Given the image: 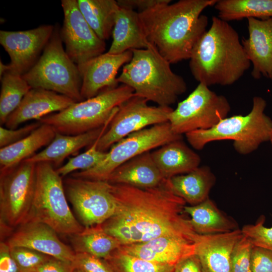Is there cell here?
I'll return each instance as SVG.
<instances>
[{"mask_svg": "<svg viewBox=\"0 0 272 272\" xmlns=\"http://www.w3.org/2000/svg\"><path fill=\"white\" fill-rule=\"evenodd\" d=\"M36 185V164L25 160L0 171L1 227L22 224L29 212Z\"/></svg>", "mask_w": 272, "mask_h": 272, "instance_id": "8fae6325", "label": "cell"}, {"mask_svg": "<svg viewBox=\"0 0 272 272\" xmlns=\"http://www.w3.org/2000/svg\"><path fill=\"white\" fill-rule=\"evenodd\" d=\"M230 109L225 96L199 83L169 114L168 122L173 132L182 135L196 130L211 128L226 117Z\"/></svg>", "mask_w": 272, "mask_h": 272, "instance_id": "30bf717a", "label": "cell"}, {"mask_svg": "<svg viewBox=\"0 0 272 272\" xmlns=\"http://www.w3.org/2000/svg\"><path fill=\"white\" fill-rule=\"evenodd\" d=\"M72 264L82 272H114L106 259L87 253H76Z\"/></svg>", "mask_w": 272, "mask_h": 272, "instance_id": "74e56055", "label": "cell"}, {"mask_svg": "<svg viewBox=\"0 0 272 272\" xmlns=\"http://www.w3.org/2000/svg\"><path fill=\"white\" fill-rule=\"evenodd\" d=\"M179 139H182V135L173 132L168 121L151 126L132 133L114 144L107 152L104 159L94 167L75 172L70 176L106 181L111 173L125 162Z\"/></svg>", "mask_w": 272, "mask_h": 272, "instance_id": "9c48e42d", "label": "cell"}, {"mask_svg": "<svg viewBox=\"0 0 272 272\" xmlns=\"http://www.w3.org/2000/svg\"><path fill=\"white\" fill-rule=\"evenodd\" d=\"M28 221L43 223L57 233L69 236L85 228L72 212L67 202L62 177L50 163H36L34 195L23 223Z\"/></svg>", "mask_w": 272, "mask_h": 272, "instance_id": "8992f818", "label": "cell"}, {"mask_svg": "<svg viewBox=\"0 0 272 272\" xmlns=\"http://www.w3.org/2000/svg\"><path fill=\"white\" fill-rule=\"evenodd\" d=\"M173 272H203L198 257L195 254L187 256L175 266Z\"/></svg>", "mask_w": 272, "mask_h": 272, "instance_id": "ee69618b", "label": "cell"}, {"mask_svg": "<svg viewBox=\"0 0 272 272\" xmlns=\"http://www.w3.org/2000/svg\"><path fill=\"white\" fill-rule=\"evenodd\" d=\"M40 125L41 123L38 121L15 129H9L1 126V148L12 145L25 138Z\"/></svg>", "mask_w": 272, "mask_h": 272, "instance_id": "f35d334b", "label": "cell"}, {"mask_svg": "<svg viewBox=\"0 0 272 272\" xmlns=\"http://www.w3.org/2000/svg\"><path fill=\"white\" fill-rule=\"evenodd\" d=\"M269 141L270 142V143H271V144L272 145V129H271L270 133Z\"/></svg>", "mask_w": 272, "mask_h": 272, "instance_id": "bcb514c9", "label": "cell"}, {"mask_svg": "<svg viewBox=\"0 0 272 272\" xmlns=\"http://www.w3.org/2000/svg\"><path fill=\"white\" fill-rule=\"evenodd\" d=\"M217 0H171L139 13L148 43L171 64L189 59L206 32L208 18L201 14Z\"/></svg>", "mask_w": 272, "mask_h": 272, "instance_id": "7a4b0ae2", "label": "cell"}, {"mask_svg": "<svg viewBox=\"0 0 272 272\" xmlns=\"http://www.w3.org/2000/svg\"><path fill=\"white\" fill-rule=\"evenodd\" d=\"M243 234L241 229L211 235L198 234L195 254L203 272H231L232 251Z\"/></svg>", "mask_w": 272, "mask_h": 272, "instance_id": "ffe728a7", "label": "cell"}, {"mask_svg": "<svg viewBox=\"0 0 272 272\" xmlns=\"http://www.w3.org/2000/svg\"><path fill=\"white\" fill-rule=\"evenodd\" d=\"M111 184L117 209L101 226L121 245L165 236L181 237L195 242L198 234L189 219L181 214L186 202L174 193L168 179L149 188Z\"/></svg>", "mask_w": 272, "mask_h": 272, "instance_id": "6da1fadb", "label": "cell"}, {"mask_svg": "<svg viewBox=\"0 0 272 272\" xmlns=\"http://www.w3.org/2000/svg\"><path fill=\"white\" fill-rule=\"evenodd\" d=\"M54 26L22 31H0V43L10 58L9 71L23 75L36 63L49 41Z\"/></svg>", "mask_w": 272, "mask_h": 272, "instance_id": "9a60e30c", "label": "cell"}, {"mask_svg": "<svg viewBox=\"0 0 272 272\" xmlns=\"http://www.w3.org/2000/svg\"><path fill=\"white\" fill-rule=\"evenodd\" d=\"M131 50L118 54L108 52L91 59L79 69L82 78L81 95L86 100L101 92L117 87L119 69L131 60Z\"/></svg>", "mask_w": 272, "mask_h": 272, "instance_id": "2e32d148", "label": "cell"}, {"mask_svg": "<svg viewBox=\"0 0 272 272\" xmlns=\"http://www.w3.org/2000/svg\"><path fill=\"white\" fill-rule=\"evenodd\" d=\"M218 17L226 22L272 18V0H217Z\"/></svg>", "mask_w": 272, "mask_h": 272, "instance_id": "4dcf8cb0", "label": "cell"}, {"mask_svg": "<svg viewBox=\"0 0 272 272\" xmlns=\"http://www.w3.org/2000/svg\"><path fill=\"white\" fill-rule=\"evenodd\" d=\"M112 35V42L107 51L110 54H118L132 49H145L148 46L139 13L118 5L115 11Z\"/></svg>", "mask_w": 272, "mask_h": 272, "instance_id": "cb8c5ba5", "label": "cell"}, {"mask_svg": "<svg viewBox=\"0 0 272 272\" xmlns=\"http://www.w3.org/2000/svg\"><path fill=\"white\" fill-rule=\"evenodd\" d=\"M167 0H118V6L134 10L141 13L159 4L165 3Z\"/></svg>", "mask_w": 272, "mask_h": 272, "instance_id": "7bdbcfd3", "label": "cell"}, {"mask_svg": "<svg viewBox=\"0 0 272 272\" xmlns=\"http://www.w3.org/2000/svg\"><path fill=\"white\" fill-rule=\"evenodd\" d=\"M6 242L10 248L26 247L71 263L76 254L74 250L58 238L52 228L38 222L21 224Z\"/></svg>", "mask_w": 272, "mask_h": 272, "instance_id": "e0dca14e", "label": "cell"}, {"mask_svg": "<svg viewBox=\"0 0 272 272\" xmlns=\"http://www.w3.org/2000/svg\"><path fill=\"white\" fill-rule=\"evenodd\" d=\"M134 95L131 88L121 84L92 98L75 102L38 121L51 126L61 134L84 133L103 126L115 114L118 106Z\"/></svg>", "mask_w": 272, "mask_h": 272, "instance_id": "52a82bcc", "label": "cell"}, {"mask_svg": "<svg viewBox=\"0 0 272 272\" xmlns=\"http://www.w3.org/2000/svg\"><path fill=\"white\" fill-rule=\"evenodd\" d=\"M134 95L120 105L105 132L98 138L97 149L106 151L129 134L168 121L171 107L154 106Z\"/></svg>", "mask_w": 272, "mask_h": 272, "instance_id": "4fadbf2b", "label": "cell"}, {"mask_svg": "<svg viewBox=\"0 0 272 272\" xmlns=\"http://www.w3.org/2000/svg\"><path fill=\"white\" fill-rule=\"evenodd\" d=\"M73 272H82V271H81V270H79V269L74 268V271H73Z\"/></svg>", "mask_w": 272, "mask_h": 272, "instance_id": "7dc6e473", "label": "cell"}, {"mask_svg": "<svg viewBox=\"0 0 272 272\" xmlns=\"http://www.w3.org/2000/svg\"><path fill=\"white\" fill-rule=\"evenodd\" d=\"M85 19L97 36L105 41L112 33L118 6L114 0H77Z\"/></svg>", "mask_w": 272, "mask_h": 272, "instance_id": "f546056e", "label": "cell"}, {"mask_svg": "<svg viewBox=\"0 0 272 272\" xmlns=\"http://www.w3.org/2000/svg\"><path fill=\"white\" fill-rule=\"evenodd\" d=\"M131 51L132 58L123 66L118 82L131 88L135 95L158 106L174 104L186 91L184 79L172 71L171 63L151 44L145 49Z\"/></svg>", "mask_w": 272, "mask_h": 272, "instance_id": "277c9868", "label": "cell"}, {"mask_svg": "<svg viewBox=\"0 0 272 272\" xmlns=\"http://www.w3.org/2000/svg\"><path fill=\"white\" fill-rule=\"evenodd\" d=\"M75 102L64 95L41 88H32L24 96L18 107L9 115L6 128L15 129L21 123L39 120L54 112L62 111Z\"/></svg>", "mask_w": 272, "mask_h": 272, "instance_id": "44dd1931", "label": "cell"}, {"mask_svg": "<svg viewBox=\"0 0 272 272\" xmlns=\"http://www.w3.org/2000/svg\"><path fill=\"white\" fill-rule=\"evenodd\" d=\"M153 160L163 177L169 179L188 173L199 166L201 159L182 141L170 142L151 152Z\"/></svg>", "mask_w": 272, "mask_h": 272, "instance_id": "d4e9b609", "label": "cell"}, {"mask_svg": "<svg viewBox=\"0 0 272 272\" xmlns=\"http://www.w3.org/2000/svg\"><path fill=\"white\" fill-rule=\"evenodd\" d=\"M70 237L75 253H87L103 259L121 245L118 240L106 233L101 225L85 228Z\"/></svg>", "mask_w": 272, "mask_h": 272, "instance_id": "f1b7e54d", "label": "cell"}, {"mask_svg": "<svg viewBox=\"0 0 272 272\" xmlns=\"http://www.w3.org/2000/svg\"><path fill=\"white\" fill-rule=\"evenodd\" d=\"M250 65L236 30L228 22L213 17L210 28L196 43L189 58L194 78L208 87L231 85Z\"/></svg>", "mask_w": 272, "mask_h": 272, "instance_id": "3957f363", "label": "cell"}, {"mask_svg": "<svg viewBox=\"0 0 272 272\" xmlns=\"http://www.w3.org/2000/svg\"><path fill=\"white\" fill-rule=\"evenodd\" d=\"M175 194L191 206L209 198L211 189L216 182V177L207 166H199L191 172L168 179Z\"/></svg>", "mask_w": 272, "mask_h": 272, "instance_id": "484cf974", "label": "cell"}, {"mask_svg": "<svg viewBox=\"0 0 272 272\" xmlns=\"http://www.w3.org/2000/svg\"><path fill=\"white\" fill-rule=\"evenodd\" d=\"M106 259L114 272H173L175 266L142 259L127 253L119 247Z\"/></svg>", "mask_w": 272, "mask_h": 272, "instance_id": "d6a6232c", "label": "cell"}, {"mask_svg": "<svg viewBox=\"0 0 272 272\" xmlns=\"http://www.w3.org/2000/svg\"><path fill=\"white\" fill-rule=\"evenodd\" d=\"M264 221L265 217H261L255 224L244 225L241 230L254 246L272 251V227H265Z\"/></svg>", "mask_w": 272, "mask_h": 272, "instance_id": "8d00e7d4", "label": "cell"}, {"mask_svg": "<svg viewBox=\"0 0 272 272\" xmlns=\"http://www.w3.org/2000/svg\"><path fill=\"white\" fill-rule=\"evenodd\" d=\"M0 272H20L7 242L0 243Z\"/></svg>", "mask_w": 272, "mask_h": 272, "instance_id": "60d3db41", "label": "cell"}, {"mask_svg": "<svg viewBox=\"0 0 272 272\" xmlns=\"http://www.w3.org/2000/svg\"><path fill=\"white\" fill-rule=\"evenodd\" d=\"M98 140L86 152L70 158L66 164L56 168L57 173L62 177L78 170H88L100 163L106 157L107 152L97 149Z\"/></svg>", "mask_w": 272, "mask_h": 272, "instance_id": "836d02e7", "label": "cell"}, {"mask_svg": "<svg viewBox=\"0 0 272 272\" xmlns=\"http://www.w3.org/2000/svg\"><path fill=\"white\" fill-rule=\"evenodd\" d=\"M60 29L54 26L52 36L34 66L22 75L32 88H41L64 95L75 102L83 101L82 78L78 65L63 46Z\"/></svg>", "mask_w": 272, "mask_h": 272, "instance_id": "ba28073f", "label": "cell"}, {"mask_svg": "<svg viewBox=\"0 0 272 272\" xmlns=\"http://www.w3.org/2000/svg\"><path fill=\"white\" fill-rule=\"evenodd\" d=\"M63 21L60 29L65 50L78 67L104 53L105 41L100 39L81 13L77 0H62Z\"/></svg>", "mask_w": 272, "mask_h": 272, "instance_id": "5bb4252c", "label": "cell"}, {"mask_svg": "<svg viewBox=\"0 0 272 272\" xmlns=\"http://www.w3.org/2000/svg\"><path fill=\"white\" fill-rule=\"evenodd\" d=\"M251 272H272V251L253 246L251 258Z\"/></svg>", "mask_w": 272, "mask_h": 272, "instance_id": "ab89813d", "label": "cell"}, {"mask_svg": "<svg viewBox=\"0 0 272 272\" xmlns=\"http://www.w3.org/2000/svg\"><path fill=\"white\" fill-rule=\"evenodd\" d=\"M63 185L66 197L85 228L101 225L115 214L117 202L108 181L70 176Z\"/></svg>", "mask_w": 272, "mask_h": 272, "instance_id": "7c38bea8", "label": "cell"}, {"mask_svg": "<svg viewBox=\"0 0 272 272\" xmlns=\"http://www.w3.org/2000/svg\"><path fill=\"white\" fill-rule=\"evenodd\" d=\"M266 102L259 96L252 100L250 112L245 115H236L225 117L208 129H199L185 134L192 147L202 149L209 143L221 140H232L236 151L242 155L249 154L259 146L269 141L272 129V119L265 113Z\"/></svg>", "mask_w": 272, "mask_h": 272, "instance_id": "5b68a950", "label": "cell"}, {"mask_svg": "<svg viewBox=\"0 0 272 272\" xmlns=\"http://www.w3.org/2000/svg\"><path fill=\"white\" fill-rule=\"evenodd\" d=\"M113 117L102 127L84 133L66 135L56 132L52 141L44 149L25 160L35 164L49 162L54 167H58L70 155L93 144L106 130Z\"/></svg>", "mask_w": 272, "mask_h": 272, "instance_id": "603a6c76", "label": "cell"}, {"mask_svg": "<svg viewBox=\"0 0 272 272\" xmlns=\"http://www.w3.org/2000/svg\"><path fill=\"white\" fill-rule=\"evenodd\" d=\"M10 251L20 272L35 271L51 257L33 249L23 247H11Z\"/></svg>", "mask_w": 272, "mask_h": 272, "instance_id": "e575fe53", "label": "cell"}, {"mask_svg": "<svg viewBox=\"0 0 272 272\" xmlns=\"http://www.w3.org/2000/svg\"><path fill=\"white\" fill-rule=\"evenodd\" d=\"M1 81L0 123L4 125L32 87L22 75L9 71L3 75Z\"/></svg>", "mask_w": 272, "mask_h": 272, "instance_id": "1f68e13d", "label": "cell"}, {"mask_svg": "<svg viewBox=\"0 0 272 272\" xmlns=\"http://www.w3.org/2000/svg\"><path fill=\"white\" fill-rule=\"evenodd\" d=\"M29 272H38V271L35 270V271H29Z\"/></svg>", "mask_w": 272, "mask_h": 272, "instance_id": "c3c4849f", "label": "cell"}, {"mask_svg": "<svg viewBox=\"0 0 272 272\" xmlns=\"http://www.w3.org/2000/svg\"><path fill=\"white\" fill-rule=\"evenodd\" d=\"M248 36L241 43L252 64L251 73L255 79L262 77L272 80V18L247 19Z\"/></svg>", "mask_w": 272, "mask_h": 272, "instance_id": "ac0fdd59", "label": "cell"}, {"mask_svg": "<svg viewBox=\"0 0 272 272\" xmlns=\"http://www.w3.org/2000/svg\"><path fill=\"white\" fill-rule=\"evenodd\" d=\"M253 246L249 238L243 235L232 251L231 272H251V252Z\"/></svg>", "mask_w": 272, "mask_h": 272, "instance_id": "d590c367", "label": "cell"}, {"mask_svg": "<svg viewBox=\"0 0 272 272\" xmlns=\"http://www.w3.org/2000/svg\"><path fill=\"white\" fill-rule=\"evenodd\" d=\"M56 133L46 124L41 125L21 140L0 149V171L12 168L34 155L41 148L48 146Z\"/></svg>", "mask_w": 272, "mask_h": 272, "instance_id": "83f0119b", "label": "cell"}, {"mask_svg": "<svg viewBox=\"0 0 272 272\" xmlns=\"http://www.w3.org/2000/svg\"><path fill=\"white\" fill-rule=\"evenodd\" d=\"M155 163L150 151L139 155L117 167L107 181L140 188L160 185L165 179Z\"/></svg>", "mask_w": 272, "mask_h": 272, "instance_id": "7402d4cb", "label": "cell"}, {"mask_svg": "<svg viewBox=\"0 0 272 272\" xmlns=\"http://www.w3.org/2000/svg\"><path fill=\"white\" fill-rule=\"evenodd\" d=\"M8 64H4L2 60L0 61V78L3 76V75L6 72L9 71Z\"/></svg>", "mask_w": 272, "mask_h": 272, "instance_id": "f6af8a7d", "label": "cell"}, {"mask_svg": "<svg viewBox=\"0 0 272 272\" xmlns=\"http://www.w3.org/2000/svg\"><path fill=\"white\" fill-rule=\"evenodd\" d=\"M74 269L72 263L51 257L47 261L39 266L35 271L38 272H73Z\"/></svg>", "mask_w": 272, "mask_h": 272, "instance_id": "b9f144b4", "label": "cell"}, {"mask_svg": "<svg viewBox=\"0 0 272 272\" xmlns=\"http://www.w3.org/2000/svg\"><path fill=\"white\" fill-rule=\"evenodd\" d=\"M183 213L190 216V225L199 235L222 233L238 229L235 221L220 211L209 198L196 205H185Z\"/></svg>", "mask_w": 272, "mask_h": 272, "instance_id": "4316f807", "label": "cell"}, {"mask_svg": "<svg viewBox=\"0 0 272 272\" xmlns=\"http://www.w3.org/2000/svg\"><path fill=\"white\" fill-rule=\"evenodd\" d=\"M124 252L143 259L175 266L184 258L195 254L194 242L174 236H161L146 242L122 245Z\"/></svg>", "mask_w": 272, "mask_h": 272, "instance_id": "d6986e66", "label": "cell"}]
</instances>
